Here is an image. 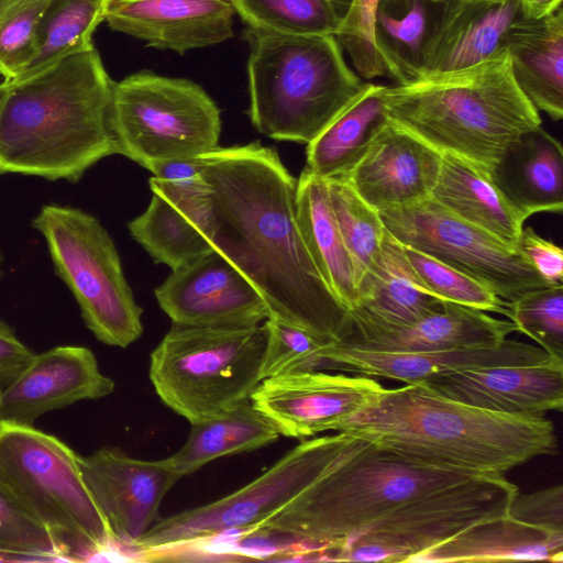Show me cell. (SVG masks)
I'll list each match as a JSON object with an SVG mask.
<instances>
[{"label":"cell","mask_w":563,"mask_h":563,"mask_svg":"<svg viewBox=\"0 0 563 563\" xmlns=\"http://www.w3.org/2000/svg\"><path fill=\"white\" fill-rule=\"evenodd\" d=\"M210 189V243L257 290L271 316L325 343L349 312L319 275L297 222V178L274 148L253 142L199 156Z\"/></svg>","instance_id":"obj_1"},{"label":"cell","mask_w":563,"mask_h":563,"mask_svg":"<svg viewBox=\"0 0 563 563\" xmlns=\"http://www.w3.org/2000/svg\"><path fill=\"white\" fill-rule=\"evenodd\" d=\"M113 81L93 48L0 84V175L78 181L118 154L110 129Z\"/></svg>","instance_id":"obj_2"},{"label":"cell","mask_w":563,"mask_h":563,"mask_svg":"<svg viewBox=\"0 0 563 563\" xmlns=\"http://www.w3.org/2000/svg\"><path fill=\"white\" fill-rule=\"evenodd\" d=\"M338 432L368 439L402 456L482 474H504L556 453L553 423L474 407L422 383L383 388Z\"/></svg>","instance_id":"obj_3"},{"label":"cell","mask_w":563,"mask_h":563,"mask_svg":"<svg viewBox=\"0 0 563 563\" xmlns=\"http://www.w3.org/2000/svg\"><path fill=\"white\" fill-rule=\"evenodd\" d=\"M488 475L413 461L349 432L333 434L324 467L254 528L325 553L410 498Z\"/></svg>","instance_id":"obj_4"},{"label":"cell","mask_w":563,"mask_h":563,"mask_svg":"<svg viewBox=\"0 0 563 563\" xmlns=\"http://www.w3.org/2000/svg\"><path fill=\"white\" fill-rule=\"evenodd\" d=\"M387 118L442 154L488 172L506 147L541 126L515 81L507 51L457 71L386 86Z\"/></svg>","instance_id":"obj_5"},{"label":"cell","mask_w":563,"mask_h":563,"mask_svg":"<svg viewBox=\"0 0 563 563\" xmlns=\"http://www.w3.org/2000/svg\"><path fill=\"white\" fill-rule=\"evenodd\" d=\"M253 126L276 141L308 144L367 88L333 35H291L246 27Z\"/></svg>","instance_id":"obj_6"},{"label":"cell","mask_w":563,"mask_h":563,"mask_svg":"<svg viewBox=\"0 0 563 563\" xmlns=\"http://www.w3.org/2000/svg\"><path fill=\"white\" fill-rule=\"evenodd\" d=\"M0 489L53 536L67 561H93L115 549L78 455L56 437L0 422Z\"/></svg>","instance_id":"obj_7"},{"label":"cell","mask_w":563,"mask_h":563,"mask_svg":"<svg viewBox=\"0 0 563 563\" xmlns=\"http://www.w3.org/2000/svg\"><path fill=\"white\" fill-rule=\"evenodd\" d=\"M266 340L264 323H173L151 353V383L161 400L190 423L223 416L249 401L261 383Z\"/></svg>","instance_id":"obj_8"},{"label":"cell","mask_w":563,"mask_h":563,"mask_svg":"<svg viewBox=\"0 0 563 563\" xmlns=\"http://www.w3.org/2000/svg\"><path fill=\"white\" fill-rule=\"evenodd\" d=\"M32 227L44 236L56 275L74 295L96 339L122 349L140 339L142 308L100 221L81 209L49 203L41 208Z\"/></svg>","instance_id":"obj_9"},{"label":"cell","mask_w":563,"mask_h":563,"mask_svg":"<svg viewBox=\"0 0 563 563\" xmlns=\"http://www.w3.org/2000/svg\"><path fill=\"white\" fill-rule=\"evenodd\" d=\"M110 129L118 154L150 169L219 147L221 118L199 85L143 70L113 84Z\"/></svg>","instance_id":"obj_10"},{"label":"cell","mask_w":563,"mask_h":563,"mask_svg":"<svg viewBox=\"0 0 563 563\" xmlns=\"http://www.w3.org/2000/svg\"><path fill=\"white\" fill-rule=\"evenodd\" d=\"M517 493L504 474H488L410 498L327 551L325 561L410 562L475 523L508 515Z\"/></svg>","instance_id":"obj_11"},{"label":"cell","mask_w":563,"mask_h":563,"mask_svg":"<svg viewBox=\"0 0 563 563\" xmlns=\"http://www.w3.org/2000/svg\"><path fill=\"white\" fill-rule=\"evenodd\" d=\"M333 434L303 440L244 487L210 504L158 519L135 550L154 552L207 541L234 530H254L276 514L324 467Z\"/></svg>","instance_id":"obj_12"},{"label":"cell","mask_w":563,"mask_h":563,"mask_svg":"<svg viewBox=\"0 0 563 563\" xmlns=\"http://www.w3.org/2000/svg\"><path fill=\"white\" fill-rule=\"evenodd\" d=\"M379 214L386 230L401 244L467 274L505 301L549 286L519 250L455 217L431 198Z\"/></svg>","instance_id":"obj_13"},{"label":"cell","mask_w":563,"mask_h":563,"mask_svg":"<svg viewBox=\"0 0 563 563\" xmlns=\"http://www.w3.org/2000/svg\"><path fill=\"white\" fill-rule=\"evenodd\" d=\"M383 388L365 376L306 371L262 379L250 401L279 434L306 439L338 431Z\"/></svg>","instance_id":"obj_14"},{"label":"cell","mask_w":563,"mask_h":563,"mask_svg":"<svg viewBox=\"0 0 563 563\" xmlns=\"http://www.w3.org/2000/svg\"><path fill=\"white\" fill-rule=\"evenodd\" d=\"M78 463L115 548H135L158 520L164 497L180 479L164 460H139L115 448L78 455Z\"/></svg>","instance_id":"obj_15"},{"label":"cell","mask_w":563,"mask_h":563,"mask_svg":"<svg viewBox=\"0 0 563 563\" xmlns=\"http://www.w3.org/2000/svg\"><path fill=\"white\" fill-rule=\"evenodd\" d=\"M154 294L173 323L181 325L249 327L271 317L257 290L216 251L172 271Z\"/></svg>","instance_id":"obj_16"},{"label":"cell","mask_w":563,"mask_h":563,"mask_svg":"<svg viewBox=\"0 0 563 563\" xmlns=\"http://www.w3.org/2000/svg\"><path fill=\"white\" fill-rule=\"evenodd\" d=\"M114 390L93 353L78 345H60L34 354L29 365L0 389V422L33 426L48 411L79 400L103 398Z\"/></svg>","instance_id":"obj_17"},{"label":"cell","mask_w":563,"mask_h":563,"mask_svg":"<svg viewBox=\"0 0 563 563\" xmlns=\"http://www.w3.org/2000/svg\"><path fill=\"white\" fill-rule=\"evenodd\" d=\"M442 153L389 119L365 154L342 177L378 212L427 200Z\"/></svg>","instance_id":"obj_18"},{"label":"cell","mask_w":563,"mask_h":563,"mask_svg":"<svg viewBox=\"0 0 563 563\" xmlns=\"http://www.w3.org/2000/svg\"><path fill=\"white\" fill-rule=\"evenodd\" d=\"M444 397L515 416L563 409V360L442 373L422 382Z\"/></svg>","instance_id":"obj_19"},{"label":"cell","mask_w":563,"mask_h":563,"mask_svg":"<svg viewBox=\"0 0 563 563\" xmlns=\"http://www.w3.org/2000/svg\"><path fill=\"white\" fill-rule=\"evenodd\" d=\"M548 357L541 347L507 339L497 344L429 352H379L329 343L322 352L320 371L417 384L442 373L536 363Z\"/></svg>","instance_id":"obj_20"},{"label":"cell","mask_w":563,"mask_h":563,"mask_svg":"<svg viewBox=\"0 0 563 563\" xmlns=\"http://www.w3.org/2000/svg\"><path fill=\"white\" fill-rule=\"evenodd\" d=\"M230 0H111L106 20L118 32L184 54L234 35Z\"/></svg>","instance_id":"obj_21"},{"label":"cell","mask_w":563,"mask_h":563,"mask_svg":"<svg viewBox=\"0 0 563 563\" xmlns=\"http://www.w3.org/2000/svg\"><path fill=\"white\" fill-rule=\"evenodd\" d=\"M525 19L517 0H445L426 52L422 78L468 68L505 53L510 32Z\"/></svg>","instance_id":"obj_22"},{"label":"cell","mask_w":563,"mask_h":563,"mask_svg":"<svg viewBox=\"0 0 563 563\" xmlns=\"http://www.w3.org/2000/svg\"><path fill=\"white\" fill-rule=\"evenodd\" d=\"M515 331L517 329L512 321L444 301L440 310L402 327L349 324L345 335L336 343L379 352H429L497 344Z\"/></svg>","instance_id":"obj_23"},{"label":"cell","mask_w":563,"mask_h":563,"mask_svg":"<svg viewBox=\"0 0 563 563\" xmlns=\"http://www.w3.org/2000/svg\"><path fill=\"white\" fill-rule=\"evenodd\" d=\"M358 298L349 310V324L402 327L443 307L409 264L402 244L386 232L375 268L357 286Z\"/></svg>","instance_id":"obj_24"},{"label":"cell","mask_w":563,"mask_h":563,"mask_svg":"<svg viewBox=\"0 0 563 563\" xmlns=\"http://www.w3.org/2000/svg\"><path fill=\"white\" fill-rule=\"evenodd\" d=\"M504 197L527 218L563 209V150L541 126L510 143L488 170Z\"/></svg>","instance_id":"obj_25"},{"label":"cell","mask_w":563,"mask_h":563,"mask_svg":"<svg viewBox=\"0 0 563 563\" xmlns=\"http://www.w3.org/2000/svg\"><path fill=\"white\" fill-rule=\"evenodd\" d=\"M563 562V533L525 523L509 515L481 521L419 553L410 563Z\"/></svg>","instance_id":"obj_26"},{"label":"cell","mask_w":563,"mask_h":563,"mask_svg":"<svg viewBox=\"0 0 563 563\" xmlns=\"http://www.w3.org/2000/svg\"><path fill=\"white\" fill-rule=\"evenodd\" d=\"M507 53L516 84L538 110L563 118V9L525 19L510 32Z\"/></svg>","instance_id":"obj_27"},{"label":"cell","mask_w":563,"mask_h":563,"mask_svg":"<svg viewBox=\"0 0 563 563\" xmlns=\"http://www.w3.org/2000/svg\"><path fill=\"white\" fill-rule=\"evenodd\" d=\"M430 198L455 217L518 250L528 218L504 197L488 172L459 156L442 154Z\"/></svg>","instance_id":"obj_28"},{"label":"cell","mask_w":563,"mask_h":563,"mask_svg":"<svg viewBox=\"0 0 563 563\" xmlns=\"http://www.w3.org/2000/svg\"><path fill=\"white\" fill-rule=\"evenodd\" d=\"M297 222L324 284L347 310L357 301L356 272L331 207L325 180L305 168L297 178Z\"/></svg>","instance_id":"obj_29"},{"label":"cell","mask_w":563,"mask_h":563,"mask_svg":"<svg viewBox=\"0 0 563 563\" xmlns=\"http://www.w3.org/2000/svg\"><path fill=\"white\" fill-rule=\"evenodd\" d=\"M445 0H379L373 22L375 48L396 85L422 78L426 52Z\"/></svg>","instance_id":"obj_30"},{"label":"cell","mask_w":563,"mask_h":563,"mask_svg":"<svg viewBox=\"0 0 563 563\" xmlns=\"http://www.w3.org/2000/svg\"><path fill=\"white\" fill-rule=\"evenodd\" d=\"M385 88L368 82L364 92L307 144V172L323 179L340 177L358 162L388 120Z\"/></svg>","instance_id":"obj_31"},{"label":"cell","mask_w":563,"mask_h":563,"mask_svg":"<svg viewBox=\"0 0 563 563\" xmlns=\"http://www.w3.org/2000/svg\"><path fill=\"white\" fill-rule=\"evenodd\" d=\"M279 435L249 400L223 416L190 423L185 444L164 461L181 478L219 457L271 444Z\"/></svg>","instance_id":"obj_32"},{"label":"cell","mask_w":563,"mask_h":563,"mask_svg":"<svg viewBox=\"0 0 563 563\" xmlns=\"http://www.w3.org/2000/svg\"><path fill=\"white\" fill-rule=\"evenodd\" d=\"M146 210L128 224L131 236L155 263L172 271L213 252L209 223L191 218L152 192Z\"/></svg>","instance_id":"obj_33"},{"label":"cell","mask_w":563,"mask_h":563,"mask_svg":"<svg viewBox=\"0 0 563 563\" xmlns=\"http://www.w3.org/2000/svg\"><path fill=\"white\" fill-rule=\"evenodd\" d=\"M111 0H52L43 13L31 58L13 79L32 76L77 52L93 48L92 34L106 20Z\"/></svg>","instance_id":"obj_34"},{"label":"cell","mask_w":563,"mask_h":563,"mask_svg":"<svg viewBox=\"0 0 563 563\" xmlns=\"http://www.w3.org/2000/svg\"><path fill=\"white\" fill-rule=\"evenodd\" d=\"M247 27L291 35H333L351 0H230Z\"/></svg>","instance_id":"obj_35"},{"label":"cell","mask_w":563,"mask_h":563,"mask_svg":"<svg viewBox=\"0 0 563 563\" xmlns=\"http://www.w3.org/2000/svg\"><path fill=\"white\" fill-rule=\"evenodd\" d=\"M324 180L336 224L355 266L358 286L378 263L387 230L379 212L345 179L332 177Z\"/></svg>","instance_id":"obj_36"},{"label":"cell","mask_w":563,"mask_h":563,"mask_svg":"<svg viewBox=\"0 0 563 563\" xmlns=\"http://www.w3.org/2000/svg\"><path fill=\"white\" fill-rule=\"evenodd\" d=\"M402 247L420 282L434 297L509 317V302L483 283L421 251L404 244Z\"/></svg>","instance_id":"obj_37"},{"label":"cell","mask_w":563,"mask_h":563,"mask_svg":"<svg viewBox=\"0 0 563 563\" xmlns=\"http://www.w3.org/2000/svg\"><path fill=\"white\" fill-rule=\"evenodd\" d=\"M517 331L536 341L551 357L563 360V284L533 289L509 302Z\"/></svg>","instance_id":"obj_38"},{"label":"cell","mask_w":563,"mask_h":563,"mask_svg":"<svg viewBox=\"0 0 563 563\" xmlns=\"http://www.w3.org/2000/svg\"><path fill=\"white\" fill-rule=\"evenodd\" d=\"M267 340L261 378L306 371H320L327 344L308 331L271 316L264 322Z\"/></svg>","instance_id":"obj_39"},{"label":"cell","mask_w":563,"mask_h":563,"mask_svg":"<svg viewBox=\"0 0 563 563\" xmlns=\"http://www.w3.org/2000/svg\"><path fill=\"white\" fill-rule=\"evenodd\" d=\"M52 0H0V74L18 77L31 58L38 22Z\"/></svg>","instance_id":"obj_40"},{"label":"cell","mask_w":563,"mask_h":563,"mask_svg":"<svg viewBox=\"0 0 563 563\" xmlns=\"http://www.w3.org/2000/svg\"><path fill=\"white\" fill-rule=\"evenodd\" d=\"M152 192L199 221L209 223L210 189L199 157L158 163L148 169Z\"/></svg>","instance_id":"obj_41"},{"label":"cell","mask_w":563,"mask_h":563,"mask_svg":"<svg viewBox=\"0 0 563 563\" xmlns=\"http://www.w3.org/2000/svg\"><path fill=\"white\" fill-rule=\"evenodd\" d=\"M0 554L14 562L67 561L53 536L25 516L1 489Z\"/></svg>","instance_id":"obj_42"},{"label":"cell","mask_w":563,"mask_h":563,"mask_svg":"<svg viewBox=\"0 0 563 563\" xmlns=\"http://www.w3.org/2000/svg\"><path fill=\"white\" fill-rule=\"evenodd\" d=\"M379 0H351L344 21L335 34L354 68L364 79L386 75L373 41V22Z\"/></svg>","instance_id":"obj_43"},{"label":"cell","mask_w":563,"mask_h":563,"mask_svg":"<svg viewBox=\"0 0 563 563\" xmlns=\"http://www.w3.org/2000/svg\"><path fill=\"white\" fill-rule=\"evenodd\" d=\"M508 515L525 523L563 533V487L556 485L530 494L517 493Z\"/></svg>","instance_id":"obj_44"},{"label":"cell","mask_w":563,"mask_h":563,"mask_svg":"<svg viewBox=\"0 0 563 563\" xmlns=\"http://www.w3.org/2000/svg\"><path fill=\"white\" fill-rule=\"evenodd\" d=\"M518 250L549 285L563 284V251L528 227L522 229Z\"/></svg>","instance_id":"obj_45"},{"label":"cell","mask_w":563,"mask_h":563,"mask_svg":"<svg viewBox=\"0 0 563 563\" xmlns=\"http://www.w3.org/2000/svg\"><path fill=\"white\" fill-rule=\"evenodd\" d=\"M33 353L0 319V389L10 384L31 362Z\"/></svg>","instance_id":"obj_46"},{"label":"cell","mask_w":563,"mask_h":563,"mask_svg":"<svg viewBox=\"0 0 563 563\" xmlns=\"http://www.w3.org/2000/svg\"><path fill=\"white\" fill-rule=\"evenodd\" d=\"M527 19H542L558 8L562 7V0H517Z\"/></svg>","instance_id":"obj_47"},{"label":"cell","mask_w":563,"mask_h":563,"mask_svg":"<svg viewBox=\"0 0 563 563\" xmlns=\"http://www.w3.org/2000/svg\"><path fill=\"white\" fill-rule=\"evenodd\" d=\"M2 262H3V255H2V252L0 251V278L2 276V268H1Z\"/></svg>","instance_id":"obj_48"}]
</instances>
